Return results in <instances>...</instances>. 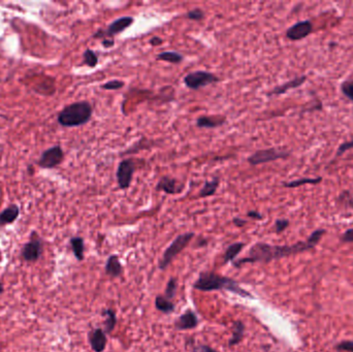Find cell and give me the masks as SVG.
<instances>
[{"label": "cell", "mask_w": 353, "mask_h": 352, "mask_svg": "<svg viewBox=\"0 0 353 352\" xmlns=\"http://www.w3.org/2000/svg\"><path fill=\"white\" fill-rule=\"evenodd\" d=\"M157 60L169 62L172 64H180L184 60V56L181 53L176 52V51H166L161 52L156 56Z\"/></svg>", "instance_id": "cell-20"}, {"label": "cell", "mask_w": 353, "mask_h": 352, "mask_svg": "<svg viewBox=\"0 0 353 352\" xmlns=\"http://www.w3.org/2000/svg\"><path fill=\"white\" fill-rule=\"evenodd\" d=\"M289 225V221L287 219H278L276 220L275 223V228H276V232L280 233L282 231H284Z\"/></svg>", "instance_id": "cell-34"}, {"label": "cell", "mask_w": 353, "mask_h": 352, "mask_svg": "<svg viewBox=\"0 0 353 352\" xmlns=\"http://www.w3.org/2000/svg\"><path fill=\"white\" fill-rule=\"evenodd\" d=\"M336 348L345 352H353V341H342L336 346Z\"/></svg>", "instance_id": "cell-33"}, {"label": "cell", "mask_w": 353, "mask_h": 352, "mask_svg": "<svg viewBox=\"0 0 353 352\" xmlns=\"http://www.w3.org/2000/svg\"><path fill=\"white\" fill-rule=\"evenodd\" d=\"M193 288L205 292L225 289L242 297H252V295L247 290L243 289L237 281L213 272L201 273L199 279L193 284Z\"/></svg>", "instance_id": "cell-2"}, {"label": "cell", "mask_w": 353, "mask_h": 352, "mask_svg": "<svg viewBox=\"0 0 353 352\" xmlns=\"http://www.w3.org/2000/svg\"><path fill=\"white\" fill-rule=\"evenodd\" d=\"M135 169H137L135 161L130 158L123 159L119 164L116 177H117L118 186L120 189H122V190H124V189H128L130 187Z\"/></svg>", "instance_id": "cell-8"}, {"label": "cell", "mask_w": 353, "mask_h": 352, "mask_svg": "<svg viewBox=\"0 0 353 352\" xmlns=\"http://www.w3.org/2000/svg\"><path fill=\"white\" fill-rule=\"evenodd\" d=\"M290 155L289 152L280 150L277 148H268V149H262L258 150L252 155H250L247 159V161L251 166H258L263 164H268V162L275 161L278 159H284L287 158Z\"/></svg>", "instance_id": "cell-7"}, {"label": "cell", "mask_w": 353, "mask_h": 352, "mask_svg": "<svg viewBox=\"0 0 353 352\" xmlns=\"http://www.w3.org/2000/svg\"><path fill=\"white\" fill-rule=\"evenodd\" d=\"M185 188V184L178 179L170 176H164L160 178L156 185V190L162 191L167 194H178L181 193Z\"/></svg>", "instance_id": "cell-11"}, {"label": "cell", "mask_w": 353, "mask_h": 352, "mask_svg": "<svg viewBox=\"0 0 353 352\" xmlns=\"http://www.w3.org/2000/svg\"><path fill=\"white\" fill-rule=\"evenodd\" d=\"M244 332H245V326H244V323L240 320L234 321L233 323V334L231 339L228 341V346L232 347L238 345L244 336Z\"/></svg>", "instance_id": "cell-23"}, {"label": "cell", "mask_w": 353, "mask_h": 352, "mask_svg": "<svg viewBox=\"0 0 353 352\" xmlns=\"http://www.w3.org/2000/svg\"><path fill=\"white\" fill-rule=\"evenodd\" d=\"M103 48L105 49H111L115 46V38L114 37H106L104 40H102L101 42Z\"/></svg>", "instance_id": "cell-38"}, {"label": "cell", "mask_w": 353, "mask_h": 352, "mask_svg": "<svg viewBox=\"0 0 353 352\" xmlns=\"http://www.w3.org/2000/svg\"><path fill=\"white\" fill-rule=\"evenodd\" d=\"M321 181H322V178H303V179L286 182L283 184V186L286 188H295V187H300L302 185H307V184H313V185L319 184Z\"/></svg>", "instance_id": "cell-26"}, {"label": "cell", "mask_w": 353, "mask_h": 352, "mask_svg": "<svg viewBox=\"0 0 353 352\" xmlns=\"http://www.w3.org/2000/svg\"><path fill=\"white\" fill-rule=\"evenodd\" d=\"M244 246H245V244L242 243V242H238V243H233L231 244L230 246L227 247L225 253H224V256H223V260L225 262H229V261H232L238 255L239 253L242 251V249L244 248Z\"/></svg>", "instance_id": "cell-25"}, {"label": "cell", "mask_w": 353, "mask_h": 352, "mask_svg": "<svg viewBox=\"0 0 353 352\" xmlns=\"http://www.w3.org/2000/svg\"><path fill=\"white\" fill-rule=\"evenodd\" d=\"M64 159V152L60 146H54L48 150H46L38 162L37 165L42 169H54L58 167Z\"/></svg>", "instance_id": "cell-9"}, {"label": "cell", "mask_w": 353, "mask_h": 352, "mask_svg": "<svg viewBox=\"0 0 353 352\" xmlns=\"http://www.w3.org/2000/svg\"><path fill=\"white\" fill-rule=\"evenodd\" d=\"M124 86H125V83L123 82V81L112 80V81H108V82L104 83L103 85H101V89L107 90V91H115V90L122 89Z\"/></svg>", "instance_id": "cell-29"}, {"label": "cell", "mask_w": 353, "mask_h": 352, "mask_svg": "<svg viewBox=\"0 0 353 352\" xmlns=\"http://www.w3.org/2000/svg\"><path fill=\"white\" fill-rule=\"evenodd\" d=\"M194 237L193 232H185L180 236H178L173 242L171 245L167 248V250L164 253V256L159 260V268L165 270L174 260V258L179 255L182 250L188 246V244L190 243Z\"/></svg>", "instance_id": "cell-4"}, {"label": "cell", "mask_w": 353, "mask_h": 352, "mask_svg": "<svg viewBox=\"0 0 353 352\" xmlns=\"http://www.w3.org/2000/svg\"><path fill=\"white\" fill-rule=\"evenodd\" d=\"M232 222H233V224H234L237 227H243L244 225H246V224H247V221H246V220H244V219H242V218H240V217H234V218L232 219Z\"/></svg>", "instance_id": "cell-40"}, {"label": "cell", "mask_w": 353, "mask_h": 352, "mask_svg": "<svg viewBox=\"0 0 353 352\" xmlns=\"http://www.w3.org/2000/svg\"><path fill=\"white\" fill-rule=\"evenodd\" d=\"M3 292H4V285L2 282H0V293H3Z\"/></svg>", "instance_id": "cell-42"}, {"label": "cell", "mask_w": 353, "mask_h": 352, "mask_svg": "<svg viewBox=\"0 0 353 352\" xmlns=\"http://www.w3.org/2000/svg\"><path fill=\"white\" fill-rule=\"evenodd\" d=\"M247 216L252 219H255V220H261L263 218V216L258 212V211H255V210H251L247 213Z\"/></svg>", "instance_id": "cell-39"}, {"label": "cell", "mask_w": 353, "mask_h": 352, "mask_svg": "<svg viewBox=\"0 0 353 352\" xmlns=\"http://www.w3.org/2000/svg\"><path fill=\"white\" fill-rule=\"evenodd\" d=\"M341 90L346 97L353 101V81H345L341 85Z\"/></svg>", "instance_id": "cell-32"}, {"label": "cell", "mask_w": 353, "mask_h": 352, "mask_svg": "<svg viewBox=\"0 0 353 352\" xmlns=\"http://www.w3.org/2000/svg\"><path fill=\"white\" fill-rule=\"evenodd\" d=\"M102 315L105 317L104 320V332L106 334H111L117 324V317L115 312L112 309H105L102 312Z\"/></svg>", "instance_id": "cell-24"}, {"label": "cell", "mask_w": 353, "mask_h": 352, "mask_svg": "<svg viewBox=\"0 0 353 352\" xmlns=\"http://www.w3.org/2000/svg\"><path fill=\"white\" fill-rule=\"evenodd\" d=\"M306 80L307 77L305 75H302V76H297L291 81H288V82L282 84V85H279L277 87H275L273 90L269 91L267 93L268 96H271V95H281V94H284L286 93L287 91L291 90V89H295L297 87H300L302 86L305 82H306Z\"/></svg>", "instance_id": "cell-16"}, {"label": "cell", "mask_w": 353, "mask_h": 352, "mask_svg": "<svg viewBox=\"0 0 353 352\" xmlns=\"http://www.w3.org/2000/svg\"><path fill=\"white\" fill-rule=\"evenodd\" d=\"M220 82V79L212 72L205 70H198L188 73L184 77V84L188 89L199 90L201 88L207 87L211 84Z\"/></svg>", "instance_id": "cell-5"}, {"label": "cell", "mask_w": 353, "mask_h": 352, "mask_svg": "<svg viewBox=\"0 0 353 352\" xmlns=\"http://www.w3.org/2000/svg\"><path fill=\"white\" fill-rule=\"evenodd\" d=\"M353 149V141L350 142H345L343 143L339 148H338V152H337V156H341L344 152Z\"/></svg>", "instance_id": "cell-35"}, {"label": "cell", "mask_w": 353, "mask_h": 352, "mask_svg": "<svg viewBox=\"0 0 353 352\" xmlns=\"http://www.w3.org/2000/svg\"><path fill=\"white\" fill-rule=\"evenodd\" d=\"M325 233L324 229H317L311 233V236L304 242H297L293 245H269L266 243H256L249 251L248 256L241 258L237 261H233V265L241 267L245 263H255V262H268L274 259H279L294 255L297 253H302L304 251L313 249L323 234Z\"/></svg>", "instance_id": "cell-1"}, {"label": "cell", "mask_w": 353, "mask_h": 352, "mask_svg": "<svg viewBox=\"0 0 353 352\" xmlns=\"http://www.w3.org/2000/svg\"><path fill=\"white\" fill-rule=\"evenodd\" d=\"M155 307L158 311L170 314L175 311V305L171 302V300L167 299L165 295H157L155 299Z\"/></svg>", "instance_id": "cell-21"}, {"label": "cell", "mask_w": 353, "mask_h": 352, "mask_svg": "<svg viewBox=\"0 0 353 352\" xmlns=\"http://www.w3.org/2000/svg\"><path fill=\"white\" fill-rule=\"evenodd\" d=\"M91 348L95 352H103L106 347V336L101 329L92 330L88 336Z\"/></svg>", "instance_id": "cell-15"}, {"label": "cell", "mask_w": 353, "mask_h": 352, "mask_svg": "<svg viewBox=\"0 0 353 352\" xmlns=\"http://www.w3.org/2000/svg\"><path fill=\"white\" fill-rule=\"evenodd\" d=\"M42 252H43L42 241L35 234H33V237H31V240L28 243H26L24 247L22 248L21 254L24 260L28 262H34L40 259Z\"/></svg>", "instance_id": "cell-10"}, {"label": "cell", "mask_w": 353, "mask_h": 352, "mask_svg": "<svg viewBox=\"0 0 353 352\" xmlns=\"http://www.w3.org/2000/svg\"><path fill=\"white\" fill-rule=\"evenodd\" d=\"M123 272L122 265L119 261V258L117 255H111L110 257L107 258L106 260V264H105V273L106 275H108L110 277L116 278L121 276Z\"/></svg>", "instance_id": "cell-17"}, {"label": "cell", "mask_w": 353, "mask_h": 352, "mask_svg": "<svg viewBox=\"0 0 353 352\" xmlns=\"http://www.w3.org/2000/svg\"><path fill=\"white\" fill-rule=\"evenodd\" d=\"M219 185H220V178L219 177H214L213 179L206 181L204 187L202 188V190L199 194V198L206 199L209 197H213L216 193Z\"/></svg>", "instance_id": "cell-19"}, {"label": "cell", "mask_w": 353, "mask_h": 352, "mask_svg": "<svg viewBox=\"0 0 353 352\" xmlns=\"http://www.w3.org/2000/svg\"><path fill=\"white\" fill-rule=\"evenodd\" d=\"M162 43H164V40H162V38L159 37V36H153V37L150 40V45L153 46V47L160 46Z\"/></svg>", "instance_id": "cell-41"}, {"label": "cell", "mask_w": 353, "mask_h": 352, "mask_svg": "<svg viewBox=\"0 0 353 352\" xmlns=\"http://www.w3.org/2000/svg\"><path fill=\"white\" fill-rule=\"evenodd\" d=\"M20 214V209L16 205H12L0 213V225H7L13 223Z\"/></svg>", "instance_id": "cell-18"}, {"label": "cell", "mask_w": 353, "mask_h": 352, "mask_svg": "<svg viewBox=\"0 0 353 352\" xmlns=\"http://www.w3.org/2000/svg\"><path fill=\"white\" fill-rule=\"evenodd\" d=\"M149 149L151 148V143H150V140H147V139H142L140 140L139 142L135 143L132 147H130L128 150L124 151L121 155H129V154H134V153H138L139 151L143 150V149Z\"/></svg>", "instance_id": "cell-27"}, {"label": "cell", "mask_w": 353, "mask_h": 352, "mask_svg": "<svg viewBox=\"0 0 353 352\" xmlns=\"http://www.w3.org/2000/svg\"><path fill=\"white\" fill-rule=\"evenodd\" d=\"M176 290H177V281L175 278H171L168 282L167 288H166V297L169 300L174 299V296L176 294Z\"/></svg>", "instance_id": "cell-31"}, {"label": "cell", "mask_w": 353, "mask_h": 352, "mask_svg": "<svg viewBox=\"0 0 353 352\" xmlns=\"http://www.w3.org/2000/svg\"><path fill=\"white\" fill-rule=\"evenodd\" d=\"M227 119L222 115H211V116H201L197 120V126L199 128L213 129L221 127L226 123Z\"/></svg>", "instance_id": "cell-14"}, {"label": "cell", "mask_w": 353, "mask_h": 352, "mask_svg": "<svg viewBox=\"0 0 353 352\" xmlns=\"http://www.w3.org/2000/svg\"><path fill=\"white\" fill-rule=\"evenodd\" d=\"M186 18L189 19V20H191V21H202L204 18H205V12L202 10V9H193L191 11H189L187 14H186Z\"/></svg>", "instance_id": "cell-30"}, {"label": "cell", "mask_w": 353, "mask_h": 352, "mask_svg": "<svg viewBox=\"0 0 353 352\" xmlns=\"http://www.w3.org/2000/svg\"><path fill=\"white\" fill-rule=\"evenodd\" d=\"M341 240L344 243H353V228L347 229L341 237Z\"/></svg>", "instance_id": "cell-36"}, {"label": "cell", "mask_w": 353, "mask_h": 352, "mask_svg": "<svg viewBox=\"0 0 353 352\" xmlns=\"http://www.w3.org/2000/svg\"><path fill=\"white\" fill-rule=\"evenodd\" d=\"M134 19L130 16H123L107 26L106 29H99L93 34V38L104 40L106 37H115L132 25Z\"/></svg>", "instance_id": "cell-6"}, {"label": "cell", "mask_w": 353, "mask_h": 352, "mask_svg": "<svg viewBox=\"0 0 353 352\" xmlns=\"http://www.w3.org/2000/svg\"><path fill=\"white\" fill-rule=\"evenodd\" d=\"M93 109L88 101H77L66 105L58 115V123L63 127H77L87 124L92 117Z\"/></svg>", "instance_id": "cell-3"}, {"label": "cell", "mask_w": 353, "mask_h": 352, "mask_svg": "<svg viewBox=\"0 0 353 352\" xmlns=\"http://www.w3.org/2000/svg\"><path fill=\"white\" fill-rule=\"evenodd\" d=\"M192 352H219V351L215 350L214 348H212L208 345H201V346L194 348Z\"/></svg>", "instance_id": "cell-37"}, {"label": "cell", "mask_w": 353, "mask_h": 352, "mask_svg": "<svg viewBox=\"0 0 353 352\" xmlns=\"http://www.w3.org/2000/svg\"><path fill=\"white\" fill-rule=\"evenodd\" d=\"M70 245L73 251V254L77 260L84 259V251H85V245L84 240L81 237H73L70 239Z\"/></svg>", "instance_id": "cell-22"}, {"label": "cell", "mask_w": 353, "mask_h": 352, "mask_svg": "<svg viewBox=\"0 0 353 352\" xmlns=\"http://www.w3.org/2000/svg\"><path fill=\"white\" fill-rule=\"evenodd\" d=\"M83 58H84V63L91 68L95 67L98 64V57L96 55V53L92 51L91 49H87L84 52Z\"/></svg>", "instance_id": "cell-28"}, {"label": "cell", "mask_w": 353, "mask_h": 352, "mask_svg": "<svg viewBox=\"0 0 353 352\" xmlns=\"http://www.w3.org/2000/svg\"><path fill=\"white\" fill-rule=\"evenodd\" d=\"M198 324L199 319L195 313L191 310H188L178 318V320L175 322V327L179 331H186L197 328Z\"/></svg>", "instance_id": "cell-13"}, {"label": "cell", "mask_w": 353, "mask_h": 352, "mask_svg": "<svg viewBox=\"0 0 353 352\" xmlns=\"http://www.w3.org/2000/svg\"><path fill=\"white\" fill-rule=\"evenodd\" d=\"M312 30L313 25L310 21H301L289 27L286 31V36L290 41L297 42L310 35Z\"/></svg>", "instance_id": "cell-12"}]
</instances>
